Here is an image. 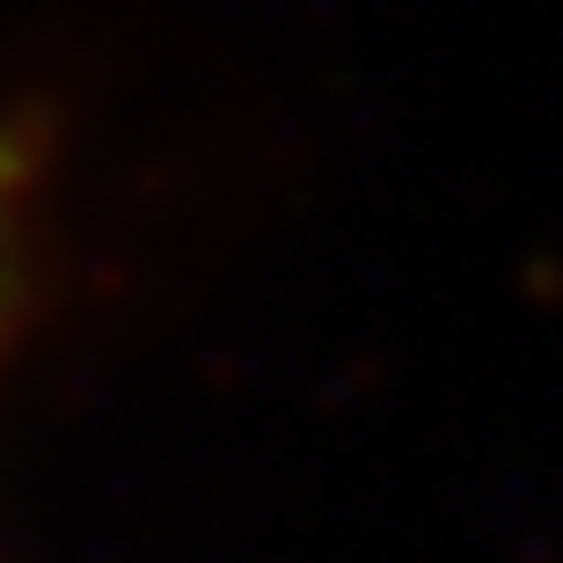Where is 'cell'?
Returning a JSON list of instances; mask_svg holds the SVG:
<instances>
[{
	"instance_id": "obj_1",
	"label": "cell",
	"mask_w": 563,
	"mask_h": 563,
	"mask_svg": "<svg viewBox=\"0 0 563 563\" xmlns=\"http://www.w3.org/2000/svg\"><path fill=\"white\" fill-rule=\"evenodd\" d=\"M15 234H22V154L0 140V300L15 278Z\"/></svg>"
}]
</instances>
